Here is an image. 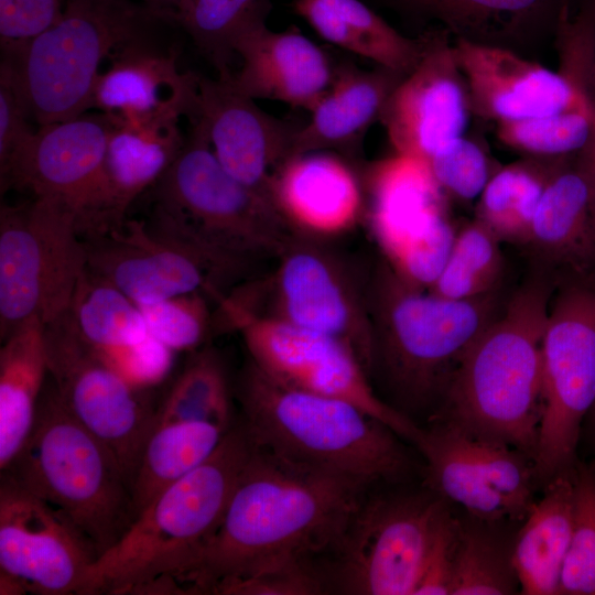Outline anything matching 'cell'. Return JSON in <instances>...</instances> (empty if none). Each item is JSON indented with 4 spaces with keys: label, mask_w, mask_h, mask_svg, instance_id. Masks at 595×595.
I'll list each match as a JSON object with an SVG mask.
<instances>
[{
    "label": "cell",
    "mask_w": 595,
    "mask_h": 595,
    "mask_svg": "<svg viewBox=\"0 0 595 595\" xmlns=\"http://www.w3.org/2000/svg\"><path fill=\"white\" fill-rule=\"evenodd\" d=\"M363 187L365 212L385 260L410 283L429 289L448 259L457 228L428 166L396 153L366 169Z\"/></svg>",
    "instance_id": "15"
},
{
    "label": "cell",
    "mask_w": 595,
    "mask_h": 595,
    "mask_svg": "<svg viewBox=\"0 0 595 595\" xmlns=\"http://www.w3.org/2000/svg\"><path fill=\"white\" fill-rule=\"evenodd\" d=\"M555 282L540 268L468 349L429 419L509 445L532 462L542 419L541 343Z\"/></svg>",
    "instance_id": "4"
},
{
    "label": "cell",
    "mask_w": 595,
    "mask_h": 595,
    "mask_svg": "<svg viewBox=\"0 0 595 595\" xmlns=\"http://www.w3.org/2000/svg\"><path fill=\"white\" fill-rule=\"evenodd\" d=\"M270 198L299 234L337 236L365 212V193L349 164L332 151L286 159L273 173Z\"/></svg>",
    "instance_id": "23"
},
{
    "label": "cell",
    "mask_w": 595,
    "mask_h": 595,
    "mask_svg": "<svg viewBox=\"0 0 595 595\" xmlns=\"http://www.w3.org/2000/svg\"><path fill=\"white\" fill-rule=\"evenodd\" d=\"M234 424L231 390L225 364L213 348L196 351L156 408L154 425L173 422Z\"/></svg>",
    "instance_id": "38"
},
{
    "label": "cell",
    "mask_w": 595,
    "mask_h": 595,
    "mask_svg": "<svg viewBox=\"0 0 595 595\" xmlns=\"http://www.w3.org/2000/svg\"><path fill=\"white\" fill-rule=\"evenodd\" d=\"M0 348V470L24 444L45 386V324L33 317L9 333Z\"/></svg>",
    "instance_id": "32"
},
{
    "label": "cell",
    "mask_w": 595,
    "mask_h": 595,
    "mask_svg": "<svg viewBox=\"0 0 595 595\" xmlns=\"http://www.w3.org/2000/svg\"><path fill=\"white\" fill-rule=\"evenodd\" d=\"M204 292L139 305L148 333L172 351L196 350L215 325Z\"/></svg>",
    "instance_id": "42"
},
{
    "label": "cell",
    "mask_w": 595,
    "mask_h": 595,
    "mask_svg": "<svg viewBox=\"0 0 595 595\" xmlns=\"http://www.w3.org/2000/svg\"><path fill=\"white\" fill-rule=\"evenodd\" d=\"M541 343L543 411L533 467L547 485L572 472L583 419L595 404V280L556 285Z\"/></svg>",
    "instance_id": "11"
},
{
    "label": "cell",
    "mask_w": 595,
    "mask_h": 595,
    "mask_svg": "<svg viewBox=\"0 0 595 595\" xmlns=\"http://www.w3.org/2000/svg\"><path fill=\"white\" fill-rule=\"evenodd\" d=\"M1 473L67 516L98 556L136 519L131 487L117 458L71 414L51 381L24 444Z\"/></svg>",
    "instance_id": "7"
},
{
    "label": "cell",
    "mask_w": 595,
    "mask_h": 595,
    "mask_svg": "<svg viewBox=\"0 0 595 595\" xmlns=\"http://www.w3.org/2000/svg\"><path fill=\"white\" fill-rule=\"evenodd\" d=\"M588 83L591 88H595V48L594 54L589 67V74H588Z\"/></svg>",
    "instance_id": "50"
},
{
    "label": "cell",
    "mask_w": 595,
    "mask_h": 595,
    "mask_svg": "<svg viewBox=\"0 0 595 595\" xmlns=\"http://www.w3.org/2000/svg\"><path fill=\"white\" fill-rule=\"evenodd\" d=\"M65 313L78 335L98 351L123 348L149 335L140 306L88 267Z\"/></svg>",
    "instance_id": "36"
},
{
    "label": "cell",
    "mask_w": 595,
    "mask_h": 595,
    "mask_svg": "<svg viewBox=\"0 0 595 595\" xmlns=\"http://www.w3.org/2000/svg\"><path fill=\"white\" fill-rule=\"evenodd\" d=\"M414 22L439 21L466 41L499 45L555 30L570 0H375Z\"/></svg>",
    "instance_id": "29"
},
{
    "label": "cell",
    "mask_w": 595,
    "mask_h": 595,
    "mask_svg": "<svg viewBox=\"0 0 595 595\" xmlns=\"http://www.w3.org/2000/svg\"><path fill=\"white\" fill-rule=\"evenodd\" d=\"M367 301L369 378L379 380L388 404L407 416L435 413L464 356L504 309L496 292L442 298L408 282L386 260L367 273Z\"/></svg>",
    "instance_id": "3"
},
{
    "label": "cell",
    "mask_w": 595,
    "mask_h": 595,
    "mask_svg": "<svg viewBox=\"0 0 595 595\" xmlns=\"http://www.w3.org/2000/svg\"><path fill=\"white\" fill-rule=\"evenodd\" d=\"M47 374L71 414L117 458L131 491L156 408L75 331L66 313L45 325Z\"/></svg>",
    "instance_id": "14"
},
{
    "label": "cell",
    "mask_w": 595,
    "mask_h": 595,
    "mask_svg": "<svg viewBox=\"0 0 595 595\" xmlns=\"http://www.w3.org/2000/svg\"><path fill=\"white\" fill-rule=\"evenodd\" d=\"M230 77L214 79L195 73L187 118L203 125L217 160L231 176L271 201L272 175L288 159L300 126L260 109Z\"/></svg>",
    "instance_id": "21"
},
{
    "label": "cell",
    "mask_w": 595,
    "mask_h": 595,
    "mask_svg": "<svg viewBox=\"0 0 595 595\" xmlns=\"http://www.w3.org/2000/svg\"><path fill=\"white\" fill-rule=\"evenodd\" d=\"M575 508L573 470L545 485L516 533L513 565L520 594L558 595L570 549Z\"/></svg>",
    "instance_id": "30"
},
{
    "label": "cell",
    "mask_w": 595,
    "mask_h": 595,
    "mask_svg": "<svg viewBox=\"0 0 595 595\" xmlns=\"http://www.w3.org/2000/svg\"><path fill=\"white\" fill-rule=\"evenodd\" d=\"M153 32L119 45L98 76L91 108L123 118L175 112L188 116L195 73H181L176 53L161 48Z\"/></svg>",
    "instance_id": "25"
},
{
    "label": "cell",
    "mask_w": 595,
    "mask_h": 595,
    "mask_svg": "<svg viewBox=\"0 0 595 595\" xmlns=\"http://www.w3.org/2000/svg\"><path fill=\"white\" fill-rule=\"evenodd\" d=\"M453 50L468 86L472 112L484 119H529L592 101L589 90L562 72L506 46L456 39Z\"/></svg>",
    "instance_id": "22"
},
{
    "label": "cell",
    "mask_w": 595,
    "mask_h": 595,
    "mask_svg": "<svg viewBox=\"0 0 595 595\" xmlns=\"http://www.w3.org/2000/svg\"><path fill=\"white\" fill-rule=\"evenodd\" d=\"M425 459L426 486L466 513L522 522L533 505V462L522 452L430 420L414 443Z\"/></svg>",
    "instance_id": "16"
},
{
    "label": "cell",
    "mask_w": 595,
    "mask_h": 595,
    "mask_svg": "<svg viewBox=\"0 0 595 595\" xmlns=\"http://www.w3.org/2000/svg\"><path fill=\"white\" fill-rule=\"evenodd\" d=\"M512 521H487L466 513L456 517V553L451 595L520 593L513 565Z\"/></svg>",
    "instance_id": "35"
},
{
    "label": "cell",
    "mask_w": 595,
    "mask_h": 595,
    "mask_svg": "<svg viewBox=\"0 0 595 595\" xmlns=\"http://www.w3.org/2000/svg\"><path fill=\"white\" fill-rule=\"evenodd\" d=\"M271 9L270 0H187L173 23L190 35L217 77L228 78L234 73L235 43L250 29L264 24Z\"/></svg>",
    "instance_id": "37"
},
{
    "label": "cell",
    "mask_w": 595,
    "mask_h": 595,
    "mask_svg": "<svg viewBox=\"0 0 595 595\" xmlns=\"http://www.w3.org/2000/svg\"><path fill=\"white\" fill-rule=\"evenodd\" d=\"M447 501L421 493L368 494L327 560L328 589L355 595H414Z\"/></svg>",
    "instance_id": "13"
},
{
    "label": "cell",
    "mask_w": 595,
    "mask_h": 595,
    "mask_svg": "<svg viewBox=\"0 0 595 595\" xmlns=\"http://www.w3.org/2000/svg\"><path fill=\"white\" fill-rule=\"evenodd\" d=\"M589 414H591L593 437H594V441H595V404H594L593 409L591 410Z\"/></svg>",
    "instance_id": "51"
},
{
    "label": "cell",
    "mask_w": 595,
    "mask_h": 595,
    "mask_svg": "<svg viewBox=\"0 0 595 595\" xmlns=\"http://www.w3.org/2000/svg\"><path fill=\"white\" fill-rule=\"evenodd\" d=\"M528 246L549 271L564 268L574 277H592L595 271V195L569 158L543 192Z\"/></svg>",
    "instance_id": "28"
},
{
    "label": "cell",
    "mask_w": 595,
    "mask_h": 595,
    "mask_svg": "<svg viewBox=\"0 0 595 595\" xmlns=\"http://www.w3.org/2000/svg\"><path fill=\"white\" fill-rule=\"evenodd\" d=\"M87 269L78 215L62 202L31 196L0 210V336L25 321L45 325L68 309Z\"/></svg>",
    "instance_id": "10"
},
{
    "label": "cell",
    "mask_w": 595,
    "mask_h": 595,
    "mask_svg": "<svg viewBox=\"0 0 595 595\" xmlns=\"http://www.w3.org/2000/svg\"><path fill=\"white\" fill-rule=\"evenodd\" d=\"M404 77L382 66L364 71L338 65L332 86L310 110V120L293 134L288 159L314 151L357 156L368 128L380 119L389 96Z\"/></svg>",
    "instance_id": "27"
},
{
    "label": "cell",
    "mask_w": 595,
    "mask_h": 595,
    "mask_svg": "<svg viewBox=\"0 0 595 595\" xmlns=\"http://www.w3.org/2000/svg\"><path fill=\"white\" fill-rule=\"evenodd\" d=\"M163 23L169 22L136 0H65L53 26L2 62L31 118L40 127L61 122L91 109L105 58Z\"/></svg>",
    "instance_id": "8"
},
{
    "label": "cell",
    "mask_w": 595,
    "mask_h": 595,
    "mask_svg": "<svg viewBox=\"0 0 595 595\" xmlns=\"http://www.w3.org/2000/svg\"><path fill=\"white\" fill-rule=\"evenodd\" d=\"M97 558L67 516L1 473L0 577L24 594L80 595Z\"/></svg>",
    "instance_id": "18"
},
{
    "label": "cell",
    "mask_w": 595,
    "mask_h": 595,
    "mask_svg": "<svg viewBox=\"0 0 595 595\" xmlns=\"http://www.w3.org/2000/svg\"><path fill=\"white\" fill-rule=\"evenodd\" d=\"M574 163L589 182L595 195V119L587 142L576 153Z\"/></svg>",
    "instance_id": "48"
},
{
    "label": "cell",
    "mask_w": 595,
    "mask_h": 595,
    "mask_svg": "<svg viewBox=\"0 0 595 595\" xmlns=\"http://www.w3.org/2000/svg\"><path fill=\"white\" fill-rule=\"evenodd\" d=\"M499 242L476 218L457 228L448 259L428 290L451 300L496 292L504 267Z\"/></svg>",
    "instance_id": "39"
},
{
    "label": "cell",
    "mask_w": 595,
    "mask_h": 595,
    "mask_svg": "<svg viewBox=\"0 0 595 595\" xmlns=\"http://www.w3.org/2000/svg\"><path fill=\"white\" fill-rule=\"evenodd\" d=\"M230 428L196 421L154 425L132 483L136 517L163 489L202 464Z\"/></svg>",
    "instance_id": "34"
},
{
    "label": "cell",
    "mask_w": 595,
    "mask_h": 595,
    "mask_svg": "<svg viewBox=\"0 0 595 595\" xmlns=\"http://www.w3.org/2000/svg\"><path fill=\"white\" fill-rule=\"evenodd\" d=\"M594 119L595 106L591 101L548 116L499 121L497 138L531 156H570L587 142Z\"/></svg>",
    "instance_id": "40"
},
{
    "label": "cell",
    "mask_w": 595,
    "mask_h": 595,
    "mask_svg": "<svg viewBox=\"0 0 595 595\" xmlns=\"http://www.w3.org/2000/svg\"><path fill=\"white\" fill-rule=\"evenodd\" d=\"M367 494L255 445L185 593L210 594L290 563L327 561Z\"/></svg>",
    "instance_id": "1"
},
{
    "label": "cell",
    "mask_w": 595,
    "mask_h": 595,
    "mask_svg": "<svg viewBox=\"0 0 595 595\" xmlns=\"http://www.w3.org/2000/svg\"><path fill=\"white\" fill-rule=\"evenodd\" d=\"M326 240L298 232L272 272L241 284L226 299L246 311L340 339L369 375L367 273L355 270Z\"/></svg>",
    "instance_id": "9"
},
{
    "label": "cell",
    "mask_w": 595,
    "mask_h": 595,
    "mask_svg": "<svg viewBox=\"0 0 595 595\" xmlns=\"http://www.w3.org/2000/svg\"><path fill=\"white\" fill-rule=\"evenodd\" d=\"M111 129L108 113H83L41 126L0 174L1 192L10 187L71 207L84 239L105 232L104 162Z\"/></svg>",
    "instance_id": "17"
},
{
    "label": "cell",
    "mask_w": 595,
    "mask_h": 595,
    "mask_svg": "<svg viewBox=\"0 0 595 595\" xmlns=\"http://www.w3.org/2000/svg\"><path fill=\"white\" fill-rule=\"evenodd\" d=\"M10 67H0V174L4 173L36 130Z\"/></svg>",
    "instance_id": "46"
},
{
    "label": "cell",
    "mask_w": 595,
    "mask_h": 595,
    "mask_svg": "<svg viewBox=\"0 0 595 595\" xmlns=\"http://www.w3.org/2000/svg\"><path fill=\"white\" fill-rule=\"evenodd\" d=\"M328 591L325 564L305 561L290 563L258 575L215 586L216 595H313Z\"/></svg>",
    "instance_id": "44"
},
{
    "label": "cell",
    "mask_w": 595,
    "mask_h": 595,
    "mask_svg": "<svg viewBox=\"0 0 595 595\" xmlns=\"http://www.w3.org/2000/svg\"><path fill=\"white\" fill-rule=\"evenodd\" d=\"M444 29L425 32L418 66L389 96L380 116L396 153L423 163L462 137L472 112L469 90Z\"/></svg>",
    "instance_id": "20"
},
{
    "label": "cell",
    "mask_w": 595,
    "mask_h": 595,
    "mask_svg": "<svg viewBox=\"0 0 595 595\" xmlns=\"http://www.w3.org/2000/svg\"><path fill=\"white\" fill-rule=\"evenodd\" d=\"M574 527L558 595H595V473L573 470Z\"/></svg>",
    "instance_id": "41"
},
{
    "label": "cell",
    "mask_w": 595,
    "mask_h": 595,
    "mask_svg": "<svg viewBox=\"0 0 595 595\" xmlns=\"http://www.w3.org/2000/svg\"><path fill=\"white\" fill-rule=\"evenodd\" d=\"M255 444L236 421L197 467L155 496L90 566L80 595L185 594Z\"/></svg>",
    "instance_id": "2"
},
{
    "label": "cell",
    "mask_w": 595,
    "mask_h": 595,
    "mask_svg": "<svg viewBox=\"0 0 595 595\" xmlns=\"http://www.w3.org/2000/svg\"><path fill=\"white\" fill-rule=\"evenodd\" d=\"M582 1H586V2L592 3L593 6H595V0H582Z\"/></svg>",
    "instance_id": "52"
},
{
    "label": "cell",
    "mask_w": 595,
    "mask_h": 595,
    "mask_svg": "<svg viewBox=\"0 0 595 595\" xmlns=\"http://www.w3.org/2000/svg\"><path fill=\"white\" fill-rule=\"evenodd\" d=\"M152 11L160 19L173 23L174 17L178 13L187 0H137Z\"/></svg>",
    "instance_id": "49"
},
{
    "label": "cell",
    "mask_w": 595,
    "mask_h": 595,
    "mask_svg": "<svg viewBox=\"0 0 595 595\" xmlns=\"http://www.w3.org/2000/svg\"><path fill=\"white\" fill-rule=\"evenodd\" d=\"M292 7L327 42L404 76L423 56L425 33L402 35L360 0H292Z\"/></svg>",
    "instance_id": "31"
},
{
    "label": "cell",
    "mask_w": 595,
    "mask_h": 595,
    "mask_svg": "<svg viewBox=\"0 0 595 595\" xmlns=\"http://www.w3.org/2000/svg\"><path fill=\"white\" fill-rule=\"evenodd\" d=\"M456 553V517L442 518L426 554L414 595H451Z\"/></svg>",
    "instance_id": "47"
},
{
    "label": "cell",
    "mask_w": 595,
    "mask_h": 595,
    "mask_svg": "<svg viewBox=\"0 0 595 595\" xmlns=\"http://www.w3.org/2000/svg\"><path fill=\"white\" fill-rule=\"evenodd\" d=\"M87 267L138 305L204 292L215 300L237 280L193 247L170 237L147 220L128 219L109 231L85 239Z\"/></svg>",
    "instance_id": "19"
},
{
    "label": "cell",
    "mask_w": 595,
    "mask_h": 595,
    "mask_svg": "<svg viewBox=\"0 0 595 595\" xmlns=\"http://www.w3.org/2000/svg\"><path fill=\"white\" fill-rule=\"evenodd\" d=\"M424 164L444 194L465 202L479 197L495 171L484 149L463 136L444 143Z\"/></svg>",
    "instance_id": "43"
},
{
    "label": "cell",
    "mask_w": 595,
    "mask_h": 595,
    "mask_svg": "<svg viewBox=\"0 0 595 595\" xmlns=\"http://www.w3.org/2000/svg\"><path fill=\"white\" fill-rule=\"evenodd\" d=\"M569 156H532L495 170L479 195L476 219L499 241L528 245L543 192Z\"/></svg>",
    "instance_id": "33"
},
{
    "label": "cell",
    "mask_w": 595,
    "mask_h": 595,
    "mask_svg": "<svg viewBox=\"0 0 595 595\" xmlns=\"http://www.w3.org/2000/svg\"><path fill=\"white\" fill-rule=\"evenodd\" d=\"M241 58L231 82L246 96L272 99L311 110L336 74L328 54L295 29L273 32L267 24L244 33L235 43Z\"/></svg>",
    "instance_id": "24"
},
{
    "label": "cell",
    "mask_w": 595,
    "mask_h": 595,
    "mask_svg": "<svg viewBox=\"0 0 595 595\" xmlns=\"http://www.w3.org/2000/svg\"><path fill=\"white\" fill-rule=\"evenodd\" d=\"M63 0H0L2 56L18 53L53 26L63 14Z\"/></svg>",
    "instance_id": "45"
},
{
    "label": "cell",
    "mask_w": 595,
    "mask_h": 595,
    "mask_svg": "<svg viewBox=\"0 0 595 595\" xmlns=\"http://www.w3.org/2000/svg\"><path fill=\"white\" fill-rule=\"evenodd\" d=\"M216 327L236 331L249 359L273 380L306 392L349 401L415 443L421 428L385 402L356 353L333 336L256 314L217 300Z\"/></svg>",
    "instance_id": "12"
},
{
    "label": "cell",
    "mask_w": 595,
    "mask_h": 595,
    "mask_svg": "<svg viewBox=\"0 0 595 595\" xmlns=\"http://www.w3.org/2000/svg\"><path fill=\"white\" fill-rule=\"evenodd\" d=\"M235 394L253 444L291 464L365 491L409 469L402 437L349 401L284 386L250 359Z\"/></svg>",
    "instance_id": "5"
},
{
    "label": "cell",
    "mask_w": 595,
    "mask_h": 595,
    "mask_svg": "<svg viewBox=\"0 0 595 595\" xmlns=\"http://www.w3.org/2000/svg\"><path fill=\"white\" fill-rule=\"evenodd\" d=\"M111 118L105 162V227H118L134 199L152 187L181 152L180 113Z\"/></svg>",
    "instance_id": "26"
},
{
    "label": "cell",
    "mask_w": 595,
    "mask_h": 595,
    "mask_svg": "<svg viewBox=\"0 0 595 595\" xmlns=\"http://www.w3.org/2000/svg\"><path fill=\"white\" fill-rule=\"evenodd\" d=\"M190 121L181 152L152 186L148 221L239 280L258 263L275 261L298 232L270 199L223 167L203 125Z\"/></svg>",
    "instance_id": "6"
}]
</instances>
